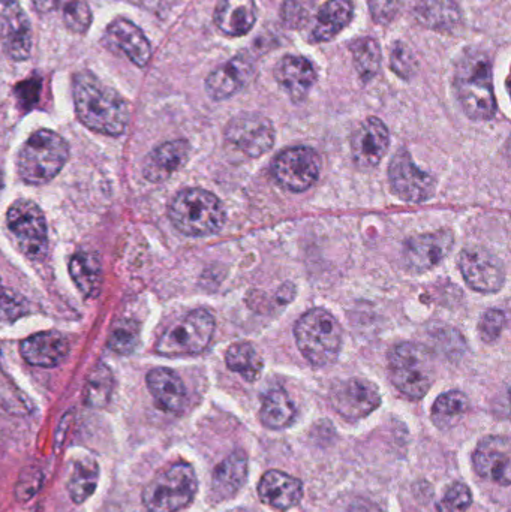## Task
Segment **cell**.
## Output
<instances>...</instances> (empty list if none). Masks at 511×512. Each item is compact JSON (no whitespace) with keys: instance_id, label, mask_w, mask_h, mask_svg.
<instances>
[{"instance_id":"7","label":"cell","mask_w":511,"mask_h":512,"mask_svg":"<svg viewBox=\"0 0 511 512\" xmlns=\"http://www.w3.org/2000/svg\"><path fill=\"white\" fill-rule=\"evenodd\" d=\"M197 489L194 468L186 462L174 463L147 484L143 504L149 512H177L194 501Z\"/></svg>"},{"instance_id":"24","label":"cell","mask_w":511,"mask_h":512,"mask_svg":"<svg viewBox=\"0 0 511 512\" xmlns=\"http://www.w3.org/2000/svg\"><path fill=\"white\" fill-rule=\"evenodd\" d=\"M258 496L269 507L288 511L302 501L303 486L300 480L285 472L269 471L258 484Z\"/></svg>"},{"instance_id":"35","label":"cell","mask_w":511,"mask_h":512,"mask_svg":"<svg viewBox=\"0 0 511 512\" xmlns=\"http://www.w3.org/2000/svg\"><path fill=\"white\" fill-rule=\"evenodd\" d=\"M113 388V372L104 363H99L87 378L86 387H84V403L93 409L105 408L110 402Z\"/></svg>"},{"instance_id":"3","label":"cell","mask_w":511,"mask_h":512,"mask_svg":"<svg viewBox=\"0 0 511 512\" xmlns=\"http://www.w3.org/2000/svg\"><path fill=\"white\" fill-rule=\"evenodd\" d=\"M171 224L189 237L218 233L225 224V210L212 192L200 188L180 191L168 207Z\"/></svg>"},{"instance_id":"5","label":"cell","mask_w":511,"mask_h":512,"mask_svg":"<svg viewBox=\"0 0 511 512\" xmlns=\"http://www.w3.org/2000/svg\"><path fill=\"white\" fill-rule=\"evenodd\" d=\"M297 346L315 367L335 363L342 348V328L327 310L315 307L306 312L294 327Z\"/></svg>"},{"instance_id":"15","label":"cell","mask_w":511,"mask_h":512,"mask_svg":"<svg viewBox=\"0 0 511 512\" xmlns=\"http://www.w3.org/2000/svg\"><path fill=\"white\" fill-rule=\"evenodd\" d=\"M390 146V134L383 120L368 117L351 135V153L354 164L362 170L377 167Z\"/></svg>"},{"instance_id":"39","label":"cell","mask_w":511,"mask_h":512,"mask_svg":"<svg viewBox=\"0 0 511 512\" xmlns=\"http://www.w3.org/2000/svg\"><path fill=\"white\" fill-rule=\"evenodd\" d=\"M26 312V298L14 289L3 285L2 279H0V321L14 322L15 319L26 315Z\"/></svg>"},{"instance_id":"13","label":"cell","mask_w":511,"mask_h":512,"mask_svg":"<svg viewBox=\"0 0 511 512\" xmlns=\"http://www.w3.org/2000/svg\"><path fill=\"white\" fill-rule=\"evenodd\" d=\"M459 267L468 286L482 294H494L506 283L504 262L480 246L465 249L459 258Z\"/></svg>"},{"instance_id":"20","label":"cell","mask_w":511,"mask_h":512,"mask_svg":"<svg viewBox=\"0 0 511 512\" xmlns=\"http://www.w3.org/2000/svg\"><path fill=\"white\" fill-rule=\"evenodd\" d=\"M254 63L248 56L233 57L230 62L210 72L206 92L213 101H224L236 95L254 74Z\"/></svg>"},{"instance_id":"29","label":"cell","mask_w":511,"mask_h":512,"mask_svg":"<svg viewBox=\"0 0 511 512\" xmlns=\"http://www.w3.org/2000/svg\"><path fill=\"white\" fill-rule=\"evenodd\" d=\"M414 15L423 27L437 32L452 33L462 23L461 9L455 0H420Z\"/></svg>"},{"instance_id":"19","label":"cell","mask_w":511,"mask_h":512,"mask_svg":"<svg viewBox=\"0 0 511 512\" xmlns=\"http://www.w3.org/2000/svg\"><path fill=\"white\" fill-rule=\"evenodd\" d=\"M20 354L32 366H59L69 354V342L59 331H41L21 342Z\"/></svg>"},{"instance_id":"28","label":"cell","mask_w":511,"mask_h":512,"mask_svg":"<svg viewBox=\"0 0 511 512\" xmlns=\"http://www.w3.org/2000/svg\"><path fill=\"white\" fill-rule=\"evenodd\" d=\"M354 17V5L351 0H327L317 12L312 27V42H327L338 36Z\"/></svg>"},{"instance_id":"8","label":"cell","mask_w":511,"mask_h":512,"mask_svg":"<svg viewBox=\"0 0 511 512\" xmlns=\"http://www.w3.org/2000/svg\"><path fill=\"white\" fill-rule=\"evenodd\" d=\"M215 333V318L206 309H197L171 325L156 343L162 357H183L201 354Z\"/></svg>"},{"instance_id":"33","label":"cell","mask_w":511,"mask_h":512,"mask_svg":"<svg viewBox=\"0 0 511 512\" xmlns=\"http://www.w3.org/2000/svg\"><path fill=\"white\" fill-rule=\"evenodd\" d=\"M228 369L239 373L245 381L254 382L263 372L264 361L260 352L252 343H234L225 354Z\"/></svg>"},{"instance_id":"48","label":"cell","mask_w":511,"mask_h":512,"mask_svg":"<svg viewBox=\"0 0 511 512\" xmlns=\"http://www.w3.org/2000/svg\"><path fill=\"white\" fill-rule=\"evenodd\" d=\"M2 173H0V191H2Z\"/></svg>"},{"instance_id":"26","label":"cell","mask_w":511,"mask_h":512,"mask_svg":"<svg viewBox=\"0 0 511 512\" xmlns=\"http://www.w3.org/2000/svg\"><path fill=\"white\" fill-rule=\"evenodd\" d=\"M248 478V457L243 451H234L213 472V496L218 501H228L239 493Z\"/></svg>"},{"instance_id":"38","label":"cell","mask_w":511,"mask_h":512,"mask_svg":"<svg viewBox=\"0 0 511 512\" xmlns=\"http://www.w3.org/2000/svg\"><path fill=\"white\" fill-rule=\"evenodd\" d=\"M314 0H285L281 8V20L290 29H302L311 20Z\"/></svg>"},{"instance_id":"31","label":"cell","mask_w":511,"mask_h":512,"mask_svg":"<svg viewBox=\"0 0 511 512\" xmlns=\"http://www.w3.org/2000/svg\"><path fill=\"white\" fill-rule=\"evenodd\" d=\"M296 418V406L284 388H275L266 394L261 406L260 420L273 430L285 429Z\"/></svg>"},{"instance_id":"22","label":"cell","mask_w":511,"mask_h":512,"mask_svg":"<svg viewBox=\"0 0 511 512\" xmlns=\"http://www.w3.org/2000/svg\"><path fill=\"white\" fill-rule=\"evenodd\" d=\"M191 146L188 141H167L156 147L144 162L143 173L149 182L162 183L188 162Z\"/></svg>"},{"instance_id":"36","label":"cell","mask_w":511,"mask_h":512,"mask_svg":"<svg viewBox=\"0 0 511 512\" xmlns=\"http://www.w3.org/2000/svg\"><path fill=\"white\" fill-rule=\"evenodd\" d=\"M350 51L353 54L354 66L363 81L372 80L380 71L381 50L378 42L369 36L351 42Z\"/></svg>"},{"instance_id":"14","label":"cell","mask_w":511,"mask_h":512,"mask_svg":"<svg viewBox=\"0 0 511 512\" xmlns=\"http://www.w3.org/2000/svg\"><path fill=\"white\" fill-rule=\"evenodd\" d=\"M330 400L339 415L347 420H360L381 405V394L368 379L351 378L333 388Z\"/></svg>"},{"instance_id":"47","label":"cell","mask_w":511,"mask_h":512,"mask_svg":"<svg viewBox=\"0 0 511 512\" xmlns=\"http://www.w3.org/2000/svg\"><path fill=\"white\" fill-rule=\"evenodd\" d=\"M0 3L5 6L14 5L15 0H0Z\"/></svg>"},{"instance_id":"41","label":"cell","mask_w":511,"mask_h":512,"mask_svg":"<svg viewBox=\"0 0 511 512\" xmlns=\"http://www.w3.org/2000/svg\"><path fill=\"white\" fill-rule=\"evenodd\" d=\"M473 504L471 490L465 484L455 483L447 489L437 505V512H467Z\"/></svg>"},{"instance_id":"16","label":"cell","mask_w":511,"mask_h":512,"mask_svg":"<svg viewBox=\"0 0 511 512\" xmlns=\"http://www.w3.org/2000/svg\"><path fill=\"white\" fill-rule=\"evenodd\" d=\"M453 245L455 236L450 230L411 237L404 246L405 264L416 273L431 270L450 254Z\"/></svg>"},{"instance_id":"17","label":"cell","mask_w":511,"mask_h":512,"mask_svg":"<svg viewBox=\"0 0 511 512\" xmlns=\"http://www.w3.org/2000/svg\"><path fill=\"white\" fill-rule=\"evenodd\" d=\"M474 468L480 477L509 487L511 481V448L506 436H488L473 454Z\"/></svg>"},{"instance_id":"42","label":"cell","mask_w":511,"mask_h":512,"mask_svg":"<svg viewBox=\"0 0 511 512\" xmlns=\"http://www.w3.org/2000/svg\"><path fill=\"white\" fill-rule=\"evenodd\" d=\"M390 68L405 80L411 78V75L416 72V56L404 42L398 41L393 44L392 51H390Z\"/></svg>"},{"instance_id":"30","label":"cell","mask_w":511,"mask_h":512,"mask_svg":"<svg viewBox=\"0 0 511 512\" xmlns=\"http://www.w3.org/2000/svg\"><path fill=\"white\" fill-rule=\"evenodd\" d=\"M69 273L84 297L98 294L102 283V264L98 254L78 252L69 261Z\"/></svg>"},{"instance_id":"21","label":"cell","mask_w":511,"mask_h":512,"mask_svg":"<svg viewBox=\"0 0 511 512\" xmlns=\"http://www.w3.org/2000/svg\"><path fill=\"white\" fill-rule=\"evenodd\" d=\"M275 78L291 101L302 102L317 81V71L306 57L287 54L276 65Z\"/></svg>"},{"instance_id":"12","label":"cell","mask_w":511,"mask_h":512,"mask_svg":"<svg viewBox=\"0 0 511 512\" xmlns=\"http://www.w3.org/2000/svg\"><path fill=\"white\" fill-rule=\"evenodd\" d=\"M389 180L393 194L407 203L428 201L434 197L437 188L434 177L420 170L405 149L399 150L390 162Z\"/></svg>"},{"instance_id":"4","label":"cell","mask_w":511,"mask_h":512,"mask_svg":"<svg viewBox=\"0 0 511 512\" xmlns=\"http://www.w3.org/2000/svg\"><path fill=\"white\" fill-rule=\"evenodd\" d=\"M69 146L65 138L50 129L33 132L18 153V174L30 185L51 182L65 167Z\"/></svg>"},{"instance_id":"23","label":"cell","mask_w":511,"mask_h":512,"mask_svg":"<svg viewBox=\"0 0 511 512\" xmlns=\"http://www.w3.org/2000/svg\"><path fill=\"white\" fill-rule=\"evenodd\" d=\"M147 387L159 409L179 414L185 409L186 388L180 376L167 367H156L147 373Z\"/></svg>"},{"instance_id":"27","label":"cell","mask_w":511,"mask_h":512,"mask_svg":"<svg viewBox=\"0 0 511 512\" xmlns=\"http://www.w3.org/2000/svg\"><path fill=\"white\" fill-rule=\"evenodd\" d=\"M215 24L228 36H243L251 32L257 21L254 0H221L215 9Z\"/></svg>"},{"instance_id":"37","label":"cell","mask_w":511,"mask_h":512,"mask_svg":"<svg viewBox=\"0 0 511 512\" xmlns=\"http://www.w3.org/2000/svg\"><path fill=\"white\" fill-rule=\"evenodd\" d=\"M140 345V324L134 319H120L108 337V346L120 355H129Z\"/></svg>"},{"instance_id":"18","label":"cell","mask_w":511,"mask_h":512,"mask_svg":"<svg viewBox=\"0 0 511 512\" xmlns=\"http://www.w3.org/2000/svg\"><path fill=\"white\" fill-rule=\"evenodd\" d=\"M0 44L9 59L23 62L32 51V26L20 6H6L0 14Z\"/></svg>"},{"instance_id":"32","label":"cell","mask_w":511,"mask_h":512,"mask_svg":"<svg viewBox=\"0 0 511 512\" xmlns=\"http://www.w3.org/2000/svg\"><path fill=\"white\" fill-rule=\"evenodd\" d=\"M99 481V466L90 457L77 460L68 480L69 498L75 504H83L95 493Z\"/></svg>"},{"instance_id":"11","label":"cell","mask_w":511,"mask_h":512,"mask_svg":"<svg viewBox=\"0 0 511 512\" xmlns=\"http://www.w3.org/2000/svg\"><path fill=\"white\" fill-rule=\"evenodd\" d=\"M225 138L231 146L249 158H260L275 144V128L273 123L261 114L242 113L228 122Z\"/></svg>"},{"instance_id":"40","label":"cell","mask_w":511,"mask_h":512,"mask_svg":"<svg viewBox=\"0 0 511 512\" xmlns=\"http://www.w3.org/2000/svg\"><path fill=\"white\" fill-rule=\"evenodd\" d=\"M66 27L74 33H86L92 24V11L84 0H71L63 8Z\"/></svg>"},{"instance_id":"34","label":"cell","mask_w":511,"mask_h":512,"mask_svg":"<svg viewBox=\"0 0 511 512\" xmlns=\"http://www.w3.org/2000/svg\"><path fill=\"white\" fill-rule=\"evenodd\" d=\"M470 411V400L462 391H449L435 400L432 421L440 429H452L464 420Z\"/></svg>"},{"instance_id":"46","label":"cell","mask_w":511,"mask_h":512,"mask_svg":"<svg viewBox=\"0 0 511 512\" xmlns=\"http://www.w3.org/2000/svg\"><path fill=\"white\" fill-rule=\"evenodd\" d=\"M60 2L62 0H32V5L41 14H47V12L59 8Z\"/></svg>"},{"instance_id":"2","label":"cell","mask_w":511,"mask_h":512,"mask_svg":"<svg viewBox=\"0 0 511 512\" xmlns=\"http://www.w3.org/2000/svg\"><path fill=\"white\" fill-rule=\"evenodd\" d=\"M453 86L462 110L471 120L486 122L494 119L497 99L492 80V63L488 54L479 50L462 54L456 63Z\"/></svg>"},{"instance_id":"10","label":"cell","mask_w":511,"mask_h":512,"mask_svg":"<svg viewBox=\"0 0 511 512\" xmlns=\"http://www.w3.org/2000/svg\"><path fill=\"white\" fill-rule=\"evenodd\" d=\"M320 156L309 147H291L273 162L272 173L276 182L290 192H305L320 177Z\"/></svg>"},{"instance_id":"43","label":"cell","mask_w":511,"mask_h":512,"mask_svg":"<svg viewBox=\"0 0 511 512\" xmlns=\"http://www.w3.org/2000/svg\"><path fill=\"white\" fill-rule=\"evenodd\" d=\"M506 327V313L501 310H488L480 319L479 333L483 342L494 343Z\"/></svg>"},{"instance_id":"6","label":"cell","mask_w":511,"mask_h":512,"mask_svg":"<svg viewBox=\"0 0 511 512\" xmlns=\"http://www.w3.org/2000/svg\"><path fill=\"white\" fill-rule=\"evenodd\" d=\"M390 381L404 396L420 400L434 384V355L420 343H399L389 354Z\"/></svg>"},{"instance_id":"9","label":"cell","mask_w":511,"mask_h":512,"mask_svg":"<svg viewBox=\"0 0 511 512\" xmlns=\"http://www.w3.org/2000/svg\"><path fill=\"white\" fill-rule=\"evenodd\" d=\"M6 224L15 245L24 255L41 259L47 254V221L38 204L30 200H17L9 207Z\"/></svg>"},{"instance_id":"25","label":"cell","mask_w":511,"mask_h":512,"mask_svg":"<svg viewBox=\"0 0 511 512\" xmlns=\"http://www.w3.org/2000/svg\"><path fill=\"white\" fill-rule=\"evenodd\" d=\"M107 35L138 68L149 63L152 47L140 27L126 18H117L108 26Z\"/></svg>"},{"instance_id":"45","label":"cell","mask_w":511,"mask_h":512,"mask_svg":"<svg viewBox=\"0 0 511 512\" xmlns=\"http://www.w3.org/2000/svg\"><path fill=\"white\" fill-rule=\"evenodd\" d=\"M39 90H41V80L23 81L17 87L18 101L24 108H32L38 101Z\"/></svg>"},{"instance_id":"1","label":"cell","mask_w":511,"mask_h":512,"mask_svg":"<svg viewBox=\"0 0 511 512\" xmlns=\"http://www.w3.org/2000/svg\"><path fill=\"white\" fill-rule=\"evenodd\" d=\"M74 104L78 119L90 131L119 137L129 123L128 102L92 72H78L74 77Z\"/></svg>"},{"instance_id":"44","label":"cell","mask_w":511,"mask_h":512,"mask_svg":"<svg viewBox=\"0 0 511 512\" xmlns=\"http://www.w3.org/2000/svg\"><path fill=\"white\" fill-rule=\"evenodd\" d=\"M41 471L36 468L24 469L23 474L20 475V480L17 484V499L18 501H27V499L35 496L42 486Z\"/></svg>"}]
</instances>
